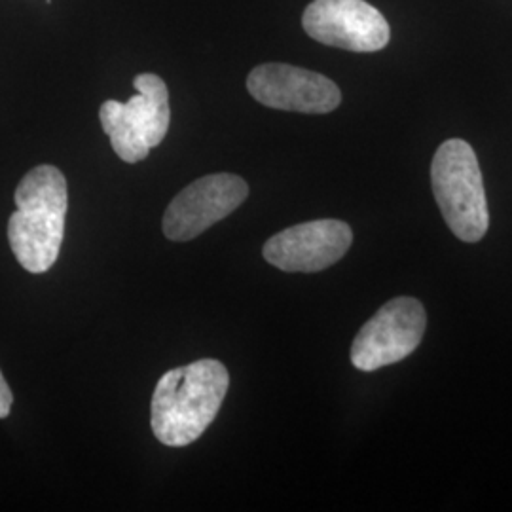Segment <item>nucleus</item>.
I'll list each match as a JSON object with an SVG mask.
<instances>
[{
    "instance_id": "nucleus-1",
    "label": "nucleus",
    "mask_w": 512,
    "mask_h": 512,
    "mask_svg": "<svg viewBox=\"0 0 512 512\" xmlns=\"http://www.w3.org/2000/svg\"><path fill=\"white\" fill-rule=\"evenodd\" d=\"M228 385L230 374L217 359H202L165 372L150 404L154 437L173 448L196 442L217 418Z\"/></svg>"
},
{
    "instance_id": "nucleus-2",
    "label": "nucleus",
    "mask_w": 512,
    "mask_h": 512,
    "mask_svg": "<svg viewBox=\"0 0 512 512\" xmlns=\"http://www.w3.org/2000/svg\"><path fill=\"white\" fill-rule=\"evenodd\" d=\"M18 211L8 220V241L31 274L48 272L57 260L69 209L65 175L54 165L31 169L16 190Z\"/></svg>"
},
{
    "instance_id": "nucleus-3",
    "label": "nucleus",
    "mask_w": 512,
    "mask_h": 512,
    "mask_svg": "<svg viewBox=\"0 0 512 512\" xmlns=\"http://www.w3.org/2000/svg\"><path fill=\"white\" fill-rule=\"evenodd\" d=\"M431 183L454 236L467 243L484 238L490 213L478 158L467 141L450 139L440 145L431 164Z\"/></svg>"
},
{
    "instance_id": "nucleus-4",
    "label": "nucleus",
    "mask_w": 512,
    "mask_h": 512,
    "mask_svg": "<svg viewBox=\"0 0 512 512\" xmlns=\"http://www.w3.org/2000/svg\"><path fill=\"white\" fill-rule=\"evenodd\" d=\"M427 325L425 308L412 296L389 300L353 340L351 363L363 372L395 365L421 344Z\"/></svg>"
},
{
    "instance_id": "nucleus-5",
    "label": "nucleus",
    "mask_w": 512,
    "mask_h": 512,
    "mask_svg": "<svg viewBox=\"0 0 512 512\" xmlns=\"http://www.w3.org/2000/svg\"><path fill=\"white\" fill-rule=\"evenodd\" d=\"M302 27L313 40L349 52L384 50L391 37L380 10L365 0H313Z\"/></svg>"
},
{
    "instance_id": "nucleus-6",
    "label": "nucleus",
    "mask_w": 512,
    "mask_h": 512,
    "mask_svg": "<svg viewBox=\"0 0 512 512\" xmlns=\"http://www.w3.org/2000/svg\"><path fill=\"white\" fill-rule=\"evenodd\" d=\"M249 196L247 183L232 173L207 175L175 196L164 215V234L173 241L198 238L234 213Z\"/></svg>"
},
{
    "instance_id": "nucleus-7",
    "label": "nucleus",
    "mask_w": 512,
    "mask_h": 512,
    "mask_svg": "<svg viewBox=\"0 0 512 512\" xmlns=\"http://www.w3.org/2000/svg\"><path fill=\"white\" fill-rule=\"evenodd\" d=\"M353 243L349 224L336 219L311 220L291 226L264 245V258L283 272L313 274L327 270Z\"/></svg>"
},
{
    "instance_id": "nucleus-8",
    "label": "nucleus",
    "mask_w": 512,
    "mask_h": 512,
    "mask_svg": "<svg viewBox=\"0 0 512 512\" xmlns=\"http://www.w3.org/2000/svg\"><path fill=\"white\" fill-rule=\"evenodd\" d=\"M247 90L264 107L304 114H327L342 103L340 88L323 74L285 63L258 65Z\"/></svg>"
},
{
    "instance_id": "nucleus-9",
    "label": "nucleus",
    "mask_w": 512,
    "mask_h": 512,
    "mask_svg": "<svg viewBox=\"0 0 512 512\" xmlns=\"http://www.w3.org/2000/svg\"><path fill=\"white\" fill-rule=\"evenodd\" d=\"M133 88L137 95L124 103L129 122L148 147H158L164 141L171 122L167 86L160 76L145 73L135 76Z\"/></svg>"
},
{
    "instance_id": "nucleus-10",
    "label": "nucleus",
    "mask_w": 512,
    "mask_h": 512,
    "mask_svg": "<svg viewBox=\"0 0 512 512\" xmlns=\"http://www.w3.org/2000/svg\"><path fill=\"white\" fill-rule=\"evenodd\" d=\"M99 118H101L103 131L109 135L110 145L120 156V160L128 164H137L147 158L150 147L129 122L124 103L114 99L105 101L99 109Z\"/></svg>"
},
{
    "instance_id": "nucleus-11",
    "label": "nucleus",
    "mask_w": 512,
    "mask_h": 512,
    "mask_svg": "<svg viewBox=\"0 0 512 512\" xmlns=\"http://www.w3.org/2000/svg\"><path fill=\"white\" fill-rule=\"evenodd\" d=\"M12 401H14V395H12L10 387H8L4 376H2V372H0V420H4V418L10 416Z\"/></svg>"
}]
</instances>
